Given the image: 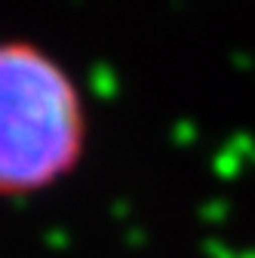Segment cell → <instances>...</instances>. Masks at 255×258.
I'll return each instance as SVG.
<instances>
[{
  "instance_id": "obj_1",
  "label": "cell",
  "mask_w": 255,
  "mask_h": 258,
  "mask_svg": "<svg viewBox=\"0 0 255 258\" xmlns=\"http://www.w3.org/2000/svg\"><path fill=\"white\" fill-rule=\"evenodd\" d=\"M86 148V111L71 74L28 40H0V197L71 175Z\"/></svg>"
}]
</instances>
